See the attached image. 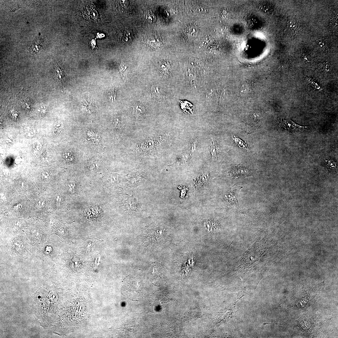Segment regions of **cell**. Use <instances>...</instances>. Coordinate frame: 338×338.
Masks as SVG:
<instances>
[{"mask_svg":"<svg viewBox=\"0 0 338 338\" xmlns=\"http://www.w3.org/2000/svg\"><path fill=\"white\" fill-rule=\"evenodd\" d=\"M297 25L294 22L290 20L288 22L286 30L289 35L294 36L297 33Z\"/></svg>","mask_w":338,"mask_h":338,"instance_id":"16","label":"cell"},{"mask_svg":"<svg viewBox=\"0 0 338 338\" xmlns=\"http://www.w3.org/2000/svg\"><path fill=\"white\" fill-rule=\"evenodd\" d=\"M146 43L147 46L153 49H159L162 44L160 38L156 35H151L146 39Z\"/></svg>","mask_w":338,"mask_h":338,"instance_id":"10","label":"cell"},{"mask_svg":"<svg viewBox=\"0 0 338 338\" xmlns=\"http://www.w3.org/2000/svg\"><path fill=\"white\" fill-rule=\"evenodd\" d=\"M34 130V129L31 127H28L26 128L25 131L26 134L28 136H31L33 135L34 134L35 132Z\"/></svg>","mask_w":338,"mask_h":338,"instance_id":"24","label":"cell"},{"mask_svg":"<svg viewBox=\"0 0 338 338\" xmlns=\"http://www.w3.org/2000/svg\"><path fill=\"white\" fill-rule=\"evenodd\" d=\"M317 44L320 49L327 51L329 49L327 42L324 39L319 38L317 40Z\"/></svg>","mask_w":338,"mask_h":338,"instance_id":"18","label":"cell"},{"mask_svg":"<svg viewBox=\"0 0 338 338\" xmlns=\"http://www.w3.org/2000/svg\"><path fill=\"white\" fill-rule=\"evenodd\" d=\"M37 111L38 114L41 115H44L46 112L47 109L44 106H40L38 108Z\"/></svg>","mask_w":338,"mask_h":338,"instance_id":"23","label":"cell"},{"mask_svg":"<svg viewBox=\"0 0 338 338\" xmlns=\"http://www.w3.org/2000/svg\"><path fill=\"white\" fill-rule=\"evenodd\" d=\"M63 157L66 160L70 161L73 159L72 154L71 151H65L63 152Z\"/></svg>","mask_w":338,"mask_h":338,"instance_id":"20","label":"cell"},{"mask_svg":"<svg viewBox=\"0 0 338 338\" xmlns=\"http://www.w3.org/2000/svg\"><path fill=\"white\" fill-rule=\"evenodd\" d=\"M243 188L242 187L234 184L226 195L227 200L229 204L237 208L239 207L237 199L238 196L239 191Z\"/></svg>","mask_w":338,"mask_h":338,"instance_id":"3","label":"cell"},{"mask_svg":"<svg viewBox=\"0 0 338 338\" xmlns=\"http://www.w3.org/2000/svg\"><path fill=\"white\" fill-rule=\"evenodd\" d=\"M128 202L129 203H128V204L126 203V205H126V207H128V209L130 210L132 209V210H134V211L136 209V207L135 206V204L133 203L132 201H129Z\"/></svg>","mask_w":338,"mask_h":338,"instance_id":"25","label":"cell"},{"mask_svg":"<svg viewBox=\"0 0 338 338\" xmlns=\"http://www.w3.org/2000/svg\"><path fill=\"white\" fill-rule=\"evenodd\" d=\"M158 69L160 73L167 76L170 72V64L167 61L162 60L159 64Z\"/></svg>","mask_w":338,"mask_h":338,"instance_id":"13","label":"cell"},{"mask_svg":"<svg viewBox=\"0 0 338 338\" xmlns=\"http://www.w3.org/2000/svg\"><path fill=\"white\" fill-rule=\"evenodd\" d=\"M178 103L181 109L185 113L191 114L193 112L194 106L189 102L186 100H178Z\"/></svg>","mask_w":338,"mask_h":338,"instance_id":"12","label":"cell"},{"mask_svg":"<svg viewBox=\"0 0 338 338\" xmlns=\"http://www.w3.org/2000/svg\"><path fill=\"white\" fill-rule=\"evenodd\" d=\"M198 142L197 140H195L192 141L190 143L189 147L190 153H192L196 149V147L198 144Z\"/></svg>","mask_w":338,"mask_h":338,"instance_id":"21","label":"cell"},{"mask_svg":"<svg viewBox=\"0 0 338 338\" xmlns=\"http://www.w3.org/2000/svg\"><path fill=\"white\" fill-rule=\"evenodd\" d=\"M63 125L62 122L60 121H57L55 122L54 125V132L57 135L60 134L63 130Z\"/></svg>","mask_w":338,"mask_h":338,"instance_id":"19","label":"cell"},{"mask_svg":"<svg viewBox=\"0 0 338 338\" xmlns=\"http://www.w3.org/2000/svg\"><path fill=\"white\" fill-rule=\"evenodd\" d=\"M219 149L216 141L212 138L210 140L209 145V155L211 159L213 161H216L218 159L219 154Z\"/></svg>","mask_w":338,"mask_h":338,"instance_id":"11","label":"cell"},{"mask_svg":"<svg viewBox=\"0 0 338 338\" xmlns=\"http://www.w3.org/2000/svg\"><path fill=\"white\" fill-rule=\"evenodd\" d=\"M174 137V133L170 131L134 129L129 135L126 155L135 160L155 157L171 146Z\"/></svg>","mask_w":338,"mask_h":338,"instance_id":"1","label":"cell"},{"mask_svg":"<svg viewBox=\"0 0 338 338\" xmlns=\"http://www.w3.org/2000/svg\"><path fill=\"white\" fill-rule=\"evenodd\" d=\"M146 111L144 105L142 104L137 102L132 107L131 113L133 117L137 119H141L145 117Z\"/></svg>","mask_w":338,"mask_h":338,"instance_id":"6","label":"cell"},{"mask_svg":"<svg viewBox=\"0 0 338 338\" xmlns=\"http://www.w3.org/2000/svg\"><path fill=\"white\" fill-rule=\"evenodd\" d=\"M233 139L235 141V142H236L237 144H238L239 146L243 148H246V146L245 145L243 142L242 141L240 140L239 138H237L234 136V137H233Z\"/></svg>","mask_w":338,"mask_h":338,"instance_id":"22","label":"cell"},{"mask_svg":"<svg viewBox=\"0 0 338 338\" xmlns=\"http://www.w3.org/2000/svg\"><path fill=\"white\" fill-rule=\"evenodd\" d=\"M22 205L20 203L17 204L13 206V208L16 210H19L22 207Z\"/></svg>","mask_w":338,"mask_h":338,"instance_id":"27","label":"cell"},{"mask_svg":"<svg viewBox=\"0 0 338 338\" xmlns=\"http://www.w3.org/2000/svg\"><path fill=\"white\" fill-rule=\"evenodd\" d=\"M41 177L45 181L49 180L50 178L49 174L47 172H43L41 175Z\"/></svg>","mask_w":338,"mask_h":338,"instance_id":"26","label":"cell"},{"mask_svg":"<svg viewBox=\"0 0 338 338\" xmlns=\"http://www.w3.org/2000/svg\"><path fill=\"white\" fill-rule=\"evenodd\" d=\"M53 76L59 86L63 87L65 76L63 69L59 65H56L53 69Z\"/></svg>","mask_w":338,"mask_h":338,"instance_id":"7","label":"cell"},{"mask_svg":"<svg viewBox=\"0 0 338 338\" xmlns=\"http://www.w3.org/2000/svg\"><path fill=\"white\" fill-rule=\"evenodd\" d=\"M92 6H87L84 8L83 15L86 19L91 21H96L98 19V14Z\"/></svg>","mask_w":338,"mask_h":338,"instance_id":"9","label":"cell"},{"mask_svg":"<svg viewBox=\"0 0 338 338\" xmlns=\"http://www.w3.org/2000/svg\"><path fill=\"white\" fill-rule=\"evenodd\" d=\"M279 124L281 127L289 131H302L308 127V126L299 125L289 119L281 120Z\"/></svg>","mask_w":338,"mask_h":338,"instance_id":"5","label":"cell"},{"mask_svg":"<svg viewBox=\"0 0 338 338\" xmlns=\"http://www.w3.org/2000/svg\"><path fill=\"white\" fill-rule=\"evenodd\" d=\"M143 18L146 23H152L156 20V17L154 13L149 9L145 10L143 13Z\"/></svg>","mask_w":338,"mask_h":338,"instance_id":"15","label":"cell"},{"mask_svg":"<svg viewBox=\"0 0 338 338\" xmlns=\"http://www.w3.org/2000/svg\"><path fill=\"white\" fill-rule=\"evenodd\" d=\"M189 13L192 15L197 16L205 13L207 8L203 5L198 3L191 4L188 8Z\"/></svg>","mask_w":338,"mask_h":338,"instance_id":"8","label":"cell"},{"mask_svg":"<svg viewBox=\"0 0 338 338\" xmlns=\"http://www.w3.org/2000/svg\"><path fill=\"white\" fill-rule=\"evenodd\" d=\"M151 90L152 97L155 100L157 101H161L163 100V96L162 94L160 91L158 87L155 86L152 87Z\"/></svg>","mask_w":338,"mask_h":338,"instance_id":"17","label":"cell"},{"mask_svg":"<svg viewBox=\"0 0 338 338\" xmlns=\"http://www.w3.org/2000/svg\"><path fill=\"white\" fill-rule=\"evenodd\" d=\"M120 38L122 42L125 43H130L132 40L133 33L130 29H124L121 32Z\"/></svg>","mask_w":338,"mask_h":338,"instance_id":"14","label":"cell"},{"mask_svg":"<svg viewBox=\"0 0 338 338\" xmlns=\"http://www.w3.org/2000/svg\"><path fill=\"white\" fill-rule=\"evenodd\" d=\"M136 280L127 278L123 283L122 289V294L130 300H138L141 294V289Z\"/></svg>","mask_w":338,"mask_h":338,"instance_id":"2","label":"cell"},{"mask_svg":"<svg viewBox=\"0 0 338 338\" xmlns=\"http://www.w3.org/2000/svg\"><path fill=\"white\" fill-rule=\"evenodd\" d=\"M51 250V248L50 247H49V249H48L47 247V248H46V251H47V252L49 253L50 252H51V251H50Z\"/></svg>","mask_w":338,"mask_h":338,"instance_id":"28","label":"cell"},{"mask_svg":"<svg viewBox=\"0 0 338 338\" xmlns=\"http://www.w3.org/2000/svg\"><path fill=\"white\" fill-rule=\"evenodd\" d=\"M198 33V27L193 22H190L186 24L182 31L184 37L186 39L189 40L195 38L197 36Z\"/></svg>","mask_w":338,"mask_h":338,"instance_id":"4","label":"cell"}]
</instances>
